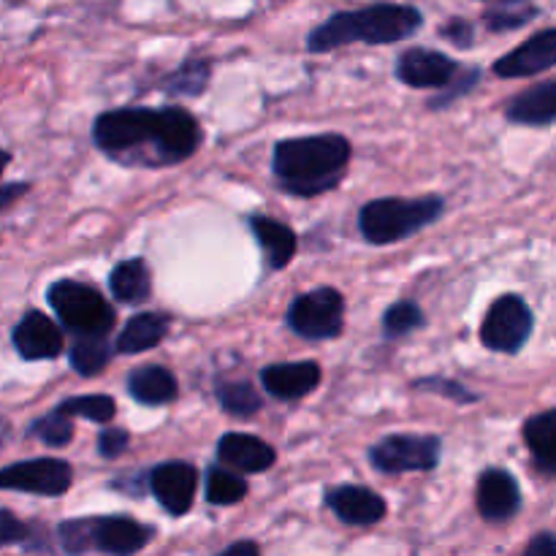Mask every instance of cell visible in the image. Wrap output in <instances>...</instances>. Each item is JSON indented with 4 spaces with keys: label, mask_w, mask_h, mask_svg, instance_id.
<instances>
[{
    "label": "cell",
    "mask_w": 556,
    "mask_h": 556,
    "mask_svg": "<svg viewBox=\"0 0 556 556\" xmlns=\"http://www.w3.org/2000/svg\"><path fill=\"white\" fill-rule=\"evenodd\" d=\"M155 530L139 525L130 516H92V519H68L58 525V541L63 552L85 554L101 552L130 556L152 541Z\"/></svg>",
    "instance_id": "5"
},
{
    "label": "cell",
    "mask_w": 556,
    "mask_h": 556,
    "mask_svg": "<svg viewBox=\"0 0 556 556\" xmlns=\"http://www.w3.org/2000/svg\"><path fill=\"white\" fill-rule=\"evenodd\" d=\"M440 36L448 38V41L459 49H467L472 41H476V38H472L476 36V30H472L470 20H462V16H454V20L445 22V25L440 27Z\"/></svg>",
    "instance_id": "37"
},
{
    "label": "cell",
    "mask_w": 556,
    "mask_h": 556,
    "mask_svg": "<svg viewBox=\"0 0 556 556\" xmlns=\"http://www.w3.org/2000/svg\"><path fill=\"white\" fill-rule=\"evenodd\" d=\"M11 342L25 362H49L63 353V331L49 315L38 309L22 315L20 324L11 331Z\"/></svg>",
    "instance_id": "14"
},
{
    "label": "cell",
    "mask_w": 556,
    "mask_h": 556,
    "mask_svg": "<svg viewBox=\"0 0 556 556\" xmlns=\"http://www.w3.org/2000/svg\"><path fill=\"white\" fill-rule=\"evenodd\" d=\"M324 503L348 527H372L383 521L386 510H389L380 494H375L367 486H351V483L326 489Z\"/></svg>",
    "instance_id": "15"
},
{
    "label": "cell",
    "mask_w": 556,
    "mask_h": 556,
    "mask_svg": "<svg viewBox=\"0 0 556 556\" xmlns=\"http://www.w3.org/2000/svg\"><path fill=\"white\" fill-rule=\"evenodd\" d=\"M30 190V185L27 182H9V185H0V210H5L9 204H14L16 199H22V195Z\"/></svg>",
    "instance_id": "39"
},
{
    "label": "cell",
    "mask_w": 556,
    "mask_h": 556,
    "mask_svg": "<svg viewBox=\"0 0 556 556\" xmlns=\"http://www.w3.org/2000/svg\"><path fill=\"white\" fill-rule=\"evenodd\" d=\"M445 215L443 195L424 199H375L358 210V231L369 244H394L416 237Z\"/></svg>",
    "instance_id": "4"
},
{
    "label": "cell",
    "mask_w": 556,
    "mask_h": 556,
    "mask_svg": "<svg viewBox=\"0 0 556 556\" xmlns=\"http://www.w3.org/2000/svg\"><path fill=\"white\" fill-rule=\"evenodd\" d=\"M424 27V14L416 5L405 3H372L364 9L337 11L324 25L313 27L307 36L309 52H331L348 43H396L416 36Z\"/></svg>",
    "instance_id": "3"
},
{
    "label": "cell",
    "mask_w": 556,
    "mask_h": 556,
    "mask_svg": "<svg viewBox=\"0 0 556 556\" xmlns=\"http://www.w3.org/2000/svg\"><path fill=\"white\" fill-rule=\"evenodd\" d=\"M11 440V421L5 416H0V448Z\"/></svg>",
    "instance_id": "41"
},
{
    "label": "cell",
    "mask_w": 556,
    "mask_h": 556,
    "mask_svg": "<svg viewBox=\"0 0 556 556\" xmlns=\"http://www.w3.org/2000/svg\"><path fill=\"white\" fill-rule=\"evenodd\" d=\"M128 394L134 396L139 405L147 407H161L172 405L179 396V383L166 367L161 364H144V367H136L128 375Z\"/></svg>",
    "instance_id": "20"
},
{
    "label": "cell",
    "mask_w": 556,
    "mask_h": 556,
    "mask_svg": "<svg viewBox=\"0 0 556 556\" xmlns=\"http://www.w3.org/2000/svg\"><path fill=\"white\" fill-rule=\"evenodd\" d=\"M237 554L258 556L261 546H258V543H253V541H239V543H231V546L223 548V556H237Z\"/></svg>",
    "instance_id": "40"
},
{
    "label": "cell",
    "mask_w": 556,
    "mask_h": 556,
    "mask_svg": "<svg viewBox=\"0 0 556 556\" xmlns=\"http://www.w3.org/2000/svg\"><path fill=\"white\" fill-rule=\"evenodd\" d=\"M250 231L253 237L258 239L261 250L266 253V264L269 269H286L288 264L293 261L296 255V231L286 226V223L275 220V217H266V215H253L248 220Z\"/></svg>",
    "instance_id": "21"
},
{
    "label": "cell",
    "mask_w": 556,
    "mask_h": 556,
    "mask_svg": "<svg viewBox=\"0 0 556 556\" xmlns=\"http://www.w3.org/2000/svg\"><path fill=\"white\" fill-rule=\"evenodd\" d=\"M424 324H427V315H424V309L418 307L416 302H410V299H402V302L391 304L383 313L386 340H400V337L413 334V331L421 329Z\"/></svg>",
    "instance_id": "32"
},
{
    "label": "cell",
    "mask_w": 556,
    "mask_h": 556,
    "mask_svg": "<svg viewBox=\"0 0 556 556\" xmlns=\"http://www.w3.org/2000/svg\"><path fill=\"white\" fill-rule=\"evenodd\" d=\"M525 556H556V541L552 532H541V535L532 538Z\"/></svg>",
    "instance_id": "38"
},
{
    "label": "cell",
    "mask_w": 556,
    "mask_h": 556,
    "mask_svg": "<svg viewBox=\"0 0 556 556\" xmlns=\"http://www.w3.org/2000/svg\"><path fill=\"white\" fill-rule=\"evenodd\" d=\"M168 329H172V320L163 313H136L134 318H128V324L119 331L117 342H114V351L123 353V356H136V353L152 351V348L161 345L166 340Z\"/></svg>",
    "instance_id": "22"
},
{
    "label": "cell",
    "mask_w": 556,
    "mask_h": 556,
    "mask_svg": "<svg viewBox=\"0 0 556 556\" xmlns=\"http://www.w3.org/2000/svg\"><path fill=\"white\" fill-rule=\"evenodd\" d=\"M538 14H541V9L532 5L530 0H500L483 14V25L492 33H508L530 25Z\"/></svg>",
    "instance_id": "29"
},
{
    "label": "cell",
    "mask_w": 556,
    "mask_h": 556,
    "mask_svg": "<svg viewBox=\"0 0 556 556\" xmlns=\"http://www.w3.org/2000/svg\"><path fill=\"white\" fill-rule=\"evenodd\" d=\"M74 483L71 465L63 459H25L0 467V492L38 494V497H63Z\"/></svg>",
    "instance_id": "10"
},
{
    "label": "cell",
    "mask_w": 556,
    "mask_h": 556,
    "mask_svg": "<svg viewBox=\"0 0 556 556\" xmlns=\"http://www.w3.org/2000/svg\"><path fill=\"white\" fill-rule=\"evenodd\" d=\"M556 65V30L546 27V30L535 33L527 38L521 47L508 52L494 63V74L503 79H521V76H535L543 71H552Z\"/></svg>",
    "instance_id": "16"
},
{
    "label": "cell",
    "mask_w": 556,
    "mask_h": 556,
    "mask_svg": "<svg viewBox=\"0 0 556 556\" xmlns=\"http://www.w3.org/2000/svg\"><path fill=\"white\" fill-rule=\"evenodd\" d=\"M396 79L416 90H427V87H445L456 74L462 71L459 60L448 58V54L438 52V49H407L396 58Z\"/></svg>",
    "instance_id": "12"
},
{
    "label": "cell",
    "mask_w": 556,
    "mask_h": 556,
    "mask_svg": "<svg viewBox=\"0 0 556 556\" xmlns=\"http://www.w3.org/2000/svg\"><path fill=\"white\" fill-rule=\"evenodd\" d=\"M128 445L130 434L119 427H106L98 434V454H101L103 459H117V456H123L125 451H128Z\"/></svg>",
    "instance_id": "35"
},
{
    "label": "cell",
    "mask_w": 556,
    "mask_h": 556,
    "mask_svg": "<svg viewBox=\"0 0 556 556\" xmlns=\"http://www.w3.org/2000/svg\"><path fill=\"white\" fill-rule=\"evenodd\" d=\"M505 119L514 125L548 128L556 119V81L543 79L530 90L510 98L508 106H505Z\"/></svg>",
    "instance_id": "19"
},
{
    "label": "cell",
    "mask_w": 556,
    "mask_h": 556,
    "mask_svg": "<svg viewBox=\"0 0 556 556\" xmlns=\"http://www.w3.org/2000/svg\"><path fill=\"white\" fill-rule=\"evenodd\" d=\"M215 394L223 410L233 418H250L264 407V400L248 380H220Z\"/></svg>",
    "instance_id": "27"
},
{
    "label": "cell",
    "mask_w": 556,
    "mask_h": 556,
    "mask_svg": "<svg viewBox=\"0 0 556 556\" xmlns=\"http://www.w3.org/2000/svg\"><path fill=\"white\" fill-rule=\"evenodd\" d=\"M286 324L302 340H334L345 329V296L337 288H315L302 293L288 307Z\"/></svg>",
    "instance_id": "7"
},
{
    "label": "cell",
    "mask_w": 556,
    "mask_h": 556,
    "mask_svg": "<svg viewBox=\"0 0 556 556\" xmlns=\"http://www.w3.org/2000/svg\"><path fill=\"white\" fill-rule=\"evenodd\" d=\"M112 345L106 337H76V342L68 351L71 369L81 378H96L112 362Z\"/></svg>",
    "instance_id": "25"
},
{
    "label": "cell",
    "mask_w": 556,
    "mask_h": 556,
    "mask_svg": "<svg viewBox=\"0 0 556 556\" xmlns=\"http://www.w3.org/2000/svg\"><path fill=\"white\" fill-rule=\"evenodd\" d=\"M27 434H30V438H38L43 445H49V448H65V445L74 440V421H71V416H65L60 407H54V410L36 418V421L30 424V429H27Z\"/></svg>",
    "instance_id": "31"
},
{
    "label": "cell",
    "mask_w": 556,
    "mask_h": 556,
    "mask_svg": "<svg viewBox=\"0 0 556 556\" xmlns=\"http://www.w3.org/2000/svg\"><path fill=\"white\" fill-rule=\"evenodd\" d=\"M525 443L527 448H530L538 472H543V476H554L556 472V410L554 407L527 418Z\"/></svg>",
    "instance_id": "23"
},
{
    "label": "cell",
    "mask_w": 556,
    "mask_h": 556,
    "mask_svg": "<svg viewBox=\"0 0 556 556\" xmlns=\"http://www.w3.org/2000/svg\"><path fill=\"white\" fill-rule=\"evenodd\" d=\"M248 481L239 476L237 470H226V467H210L206 470V503L210 505H237L248 497Z\"/></svg>",
    "instance_id": "28"
},
{
    "label": "cell",
    "mask_w": 556,
    "mask_h": 556,
    "mask_svg": "<svg viewBox=\"0 0 556 556\" xmlns=\"http://www.w3.org/2000/svg\"><path fill=\"white\" fill-rule=\"evenodd\" d=\"M27 541H30V527H27L25 521L16 519L11 510L0 508V548Z\"/></svg>",
    "instance_id": "36"
},
{
    "label": "cell",
    "mask_w": 556,
    "mask_h": 556,
    "mask_svg": "<svg viewBox=\"0 0 556 556\" xmlns=\"http://www.w3.org/2000/svg\"><path fill=\"white\" fill-rule=\"evenodd\" d=\"M109 291L123 304H144L152 296V275L144 258L119 261L109 275Z\"/></svg>",
    "instance_id": "24"
},
{
    "label": "cell",
    "mask_w": 556,
    "mask_h": 556,
    "mask_svg": "<svg viewBox=\"0 0 556 556\" xmlns=\"http://www.w3.org/2000/svg\"><path fill=\"white\" fill-rule=\"evenodd\" d=\"M443 440L438 434H389L369 448V465L386 476L429 472L440 465Z\"/></svg>",
    "instance_id": "8"
},
{
    "label": "cell",
    "mask_w": 556,
    "mask_h": 556,
    "mask_svg": "<svg viewBox=\"0 0 556 556\" xmlns=\"http://www.w3.org/2000/svg\"><path fill=\"white\" fill-rule=\"evenodd\" d=\"M413 389L429 391V394L448 396V400L459 402V405H472V402H478V394H472L470 389H465V386L456 383V380H448V378H421L413 383Z\"/></svg>",
    "instance_id": "33"
},
{
    "label": "cell",
    "mask_w": 556,
    "mask_h": 556,
    "mask_svg": "<svg viewBox=\"0 0 556 556\" xmlns=\"http://www.w3.org/2000/svg\"><path fill=\"white\" fill-rule=\"evenodd\" d=\"M92 141L119 163L177 166L201 144V125L182 106H125L98 114Z\"/></svg>",
    "instance_id": "1"
},
{
    "label": "cell",
    "mask_w": 556,
    "mask_h": 556,
    "mask_svg": "<svg viewBox=\"0 0 556 556\" xmlns=\"http://www.w3.org/2000/svg\"><path fill=\"white\" fill-rule=\"evenodd\" d=\"M351 163V141L340 134L280 139L271 152V172L282 193L313 199L342 182Z\"/></svg>",
    "instance_id": "2"
},
{
    "label": "cell",
    "mask_w": 556,
    "mask_h": 556,
    "mask_svg": "<svg viewBox=\"0 0 556 556\" xmlns=\"http://www.w3.org/2000/svg\"><path fill=\"white\" fill-rule=\"evenodd\" d=\"M47 302L60 324L76 337H106L114 329V307L79 280H58L47 288Z\"/></svg>",
    "instance_id": "6"
},
{
    "label": "cell",
    "mask_w": 556,
    "mask_h": 556,
    "mask_svg": "<svg viewBox=\"0 0 556 556\" xmlns=\"http://www.w3.org/2000/svg\"><path fill=\"white\" fill-rule=\"evenodd\" d=\"M478 79H481V68L462 71V76L456 74L454 79H451L448 85L443 87V92L432 98V103H429V106H432V109H443V106H448V103L459 101L462 96H467V92H470L472 87L478 85Z\"/></svg>",
    "instance_id": "34"
},
{
    "label": "cell",
    "mask_w": 556,
    "mask_h": 556,
    "mask_svg": "<svg viewBox=\"0 0 556 556\" xmlns=\"http://www.w3.org/2000/svg\"><path fill=\"white\" fill-rule=\"evenodd\" d=\"M320 378H324V372H320L318 362L271 364V367L261 369V386L266 389V394L280 402L304 400L318 389Z\"/></svg>",
    "instance_id": "17"
},
{
    "label": "cell",
    "mask_w": 556,
    "mask_h": 556,
    "mask_svg": "<svg viewBox=\"0 0 556 556\" xmlns=\"http://www.w3.org/2000/svg\"><path fill=\"white\" fill-rule=\"evenodd\" d=\"M199 472L190 462H163L150 470V492L168 516H185L193 508Z\"/></svg>",
    "instance_id": "11"
},
{
    "label": "cell",
    "mask_w": 556,
    "mask_h": 556,
    "mask_svg": "<svg viewBox=\"0 0 556 556\" xmlns=\"http://www.w3.org/2000/svg\"><path fill=\"white\" fill-rule=\"evenodd\" d=\"M535 329V315L530 304L516 293H503L497 302H492L486 318L481 326V340L494 353H519L527 345Z\"/></svg>",
    "instance_id": "9"
},
{
    "label": "cell",
    "mask_w": 556,
    "mask_h": 556,
    "mask_svg": "<svg viewBox=\"0 0 556 556\" xmlns=\"http://www.w3.org/2000/svg\"><path fill=\"white\" fill-rule=\"evenodd\" d=\"M478 514L492 525L514 519L521 510V486L503 467H489L478 478Z\"/></svg>",
    "instance_id": "13"
},
{
    "label": "cell",
    "mask_w": 556,
    "mask_h": 556,
    "mask_svg": "<svg viewBox=\"0 0 556 556\" xmlns=\"http://www.w3.org/2000/svg\"><path fill=\"white\" fill-rule=\"evenodd\" d=\"M60 410L71 418H87L92 424H109L117 416V402L106 394H85V396H68L60 402Z\"/></svg>",
    "instance_id": "30"
},
{
    "label": "cell",
    "mask_w": 556,
    "mask_h": 556,
    "mask_svg": "<svg viewBox=\"0 0 556 556\" xmlns=\"http://www.w3.org/2000/svg\"><path fill=\"white\" fill-rule=\"evenodd\" d=\"M9 3H22V0H9Z\"/></svg>",
    "instance_id": "43"
},
{
    "label": "cell",
    "mask_w": 556,
    "mask_h": 556,
    "mask_svg": "<svg viewBox=\"0 0 556 556\" xmlns=\"http://www.w3.org/2000/svg\"><path fill=\"white\" fill-rule=\"evenodd\" d=\"M210 76H212V65L210 60L204 58H195V60H185L174 74L166 76L163 87H166L168 96L174 98H193L201 96L210 85Z\"/></svg>",
    "instance_id": "26"
},
{
    "label": "cell",
    "mask_w": 556,
    "mask_h": 556,
    "mask_svg": "<svg viewBox=\"0 0 556 556\" xmlns=\"http://www.w3.org/2000/svg\"><path fill=\"white\" fill-rule=\"evenodd\" d=\"M217 459L237 472H266L277 462L275 448L253 434L228 432L217 443Z\"/></svg>",
    "instance_id": "18"
},
{
    "label": "cell",
    "mask_w": 556,
    "mask_h": 556,
    "mask_svg": "<svg viewBox=\"0 0 556 556\" xmlns=\"http://www.w3.org/2000/svg\"><path fill=\"white\" fill-rule=\"evenodd\" d=\"M9 163H11V155L5 150H0V174L5 172V166H9Z\"/></svg>",
    "instance_id": "42"
}]
</instances>
